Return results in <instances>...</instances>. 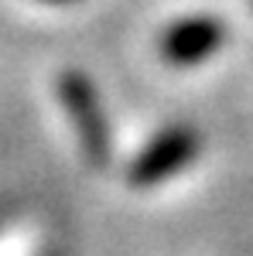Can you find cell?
<instances>
[{
    "mask_svg": "<svg viewBox=\"0 0 253 256\" xmlns=\"http://www.w3.org/2000/svg\"><path fill=\"white\" fill-rule=\"evenodd\" d=\"M41 4H59L62 7V4H79V0H41Z\"/></svg>",
    "mask_w": 253,
    "mask_h": 256,
    "instance_id": "277c9868",
    "label": "cell"
},
{
    "mask_svg": "<svg viewBox=\"0 0 253 256\" xmlns=\"http://www.w3.org/2000/svg\"><path fill=\"white\" fill-rule=\"evenodd\" d=\"M229 44V24L212 10H188L175 14L161 24L154 38V55L171 72H198L215 62Z\"/></svg>",
    "mask_w": 253,
    "mask_h": 256,
    "instance_id": "6da1fadb",
    "label": "cell"
},
{
    "mask_svg": "<svg viewBox=\"0 0 253 256\" xmlns=\"http://www.w3.org/2000/svg\"><path fill=\"white\" fill-rule=\"evenodd\" d=\"M202 154V134L192 123H168L134 154L127 181L134 188H157L192 168Z\"/></svg>",
    "mask_w": 253,
    "mask_h": 256,
    "instance_id": "7a4b0ae2",
    "label": "cell"
},
{
    "mask_svg": "<svg viewBox=\"0 0 253 256\" xmlns=\"http://www.w3.org/2000/svg\"><path fill=\"white\" fill-rule=\"evenodd\" d=\"M59 99L76 123V137L86 150V158L103 164L110 154V123H106V113H103V102H99L93 82L82 72H65L59 79Z\"/></svg>",
    "mask_w": 253,
    "mask_h": 256,
    "instance_id": "3957f363",
    "label": "cell"
},
{
    "mask_svg": "<svg viewBox=\"0 0 253 256\" xmlns=\"http://www.w3.org/2000/svg\"><path fill=\"white\" fill-rule=\"evenodd\" d=\"M250 7H253V0H250Z\"/></svg>",
    "mask_w": 253,
    "mask_h": 256,
    "instance_id": "5b68a950",
    "label": "cell"
}]
</instances>
